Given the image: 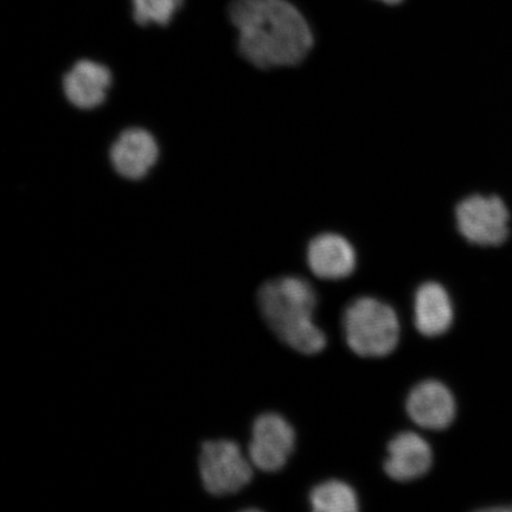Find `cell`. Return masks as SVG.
Wrapping results in <instances>:
<instances>
[{"instance_id": "obj_1", "label": "cell", "mask_w": 512, "mask_h": 512, "mask_svg": "<svg viewBox=\"0 0 512 512\" xmlns=\"http://www.w3.org/2000/svg\"><path fill=\"white\" fill-rule=\"evenodd\" d=\"M229 17L241 55L255 67L296 66L310 53L309 24L287 0H233Z\"/></svg>"}, {"instance_id": "obj_2", "label": "cell", "mask_w": 512, "mask_h": 512, "mask_svg": "<svg viewBox=\"0 0 512 512\" xmlns=\"http://www.w3.org/2000/svg\"><path fill=\"white\" fill-rule=\"evenodd\" d=\"M258 304L262 317L281 342L304 355L322 352L328 339L313 319L317 293L300 277H280L259 288Z\"/></svg>"}, {"instance_id": "obj_3", "label": "cell", "mask_w": 512, "mask_h": 512, "mask_svg": "<svg viewBox=\"0 0 512 512\" xmlns=\"http://www.w3.org/2000/svg\"><path fill=\"white\" fill-rule=\"evenodd\" d=\"M345 341L361 357H386L398 347L400 320L392 306L373 297L351 302L343 315Z\"/></svg>"}, {"instance_id": "obj_4", "label": "cell", "mask_w": 512, "mask_h": 512, "mask_svg": "<svg viewBox=\"0 0 512 512\" xmlns=\"http://www.w3.org/2000/svg\"><path fill=\"white\" fill-rule=\"evenodd\" d=\"M253 464L232 440L207 441L202 445L200 471L204 488L221 497L236 494L252 482Z\"/></svg>"}, {"instance_id": "obj_5", "label": "cell", "mask_w": 512, "mask_h": 512, "mask_svg": "<svg viewBox=\"0 0 512 512\" xmlns=\"http://www.w3.org/2000/svg\"><path fill=\"white\" fill-rule=\"evenodd\" d=\"M456 215L460 234L473 245L494 247L508 239L509 210L497 196L467 197L458 204Z\"/></svg>"}, {"instance_id": "obj_6", "label": "cell", "mask_w": 512, "mask_h": 512, "mask_svg": "<svg viewBox=\"0 0 512 512\" xmlns=\"http://www.w3.org/2000/svg\"><path fill=\"white\" fill-rule=\"evenodd\" d=\"M296 446V432L284 416L265 413L255 419L248 458L256 469L268 473L283 470Z\"/></svg>"}, {"instance_id": "obj_7", "label": "cell", "mask_w": 512, "mask_h": 512, "mask_svg": "<svg viewBox=\"0 0 512 512\" xmlns=\"http://www.w3.org/2000/svg\"><path fill=\"white\" fill-rule=\"evenodd\" d=\"M406 409L415 425L430 431L446 430L457 415L456 399L446 384L438 380L416 384L408 394Z\"/></svg>"}, {"instance_id": "obj_8", "label": "cell", "mask_w": 512, "mask_h": 512, "mask_svg": "<svg viewBox=\"0 0 512 512\" xmlns=\"http://www.w3.org/2000/svg\"><path fill=\"white\" fill-rule=\"evenodd\" d=\"M432 464L433 451L428 441L418 433L407 431L390 441L384 471L396 482H412L427 475Z\"/></svg>"}, {"instance_id": "obj_9", "label": "cell", "mask_w": 512, "mask_h": 512, "mask_svg": "<svg viewBox=\"0 0 512 512\" xmlns=\"http://www.w3.org/2000/svg\"><path fill=\"white\" fill-rule=\"evenodd\" d=\"M307 264L319 279L348 278L356 267L355 249L341 235L322 234L310 242L307 248Z\"/></svg>"}, {"instance_id": "obj_10", "label": "cell", "mask_w": 512, "mask_h": 512, "mask_svg": "<svg viewBox=\"0 0 512 512\" xmlns=\"http://www.w3.org/2000/svg\"><path fill=\"white\" fill-rule=\"evenodd\" d=\"M155 138L142 128H130L120 134L112 146L111 160L115 171L128 179L147 175L158 159Z\"/></svg>"}, {"instance_id": "obj_11", "label": "cell", "mask_w": 512, "mask_h": 512, "mask_svg": "<svg viewBox=\"0 0 512 512\" xmlns=\"http://www.w3.org/2000/svg\"><path fill=\"white\" fill-rule=\"evenodd\" d=\"M454 309L446 288L435 281L422 284L414 296V324L425 337H439L450 330Z\"/></svg>"}, {"instance_id": "obj_12", "label": "cell", "mask_w": 512, "mask_h": 512, "mask_svg": "<svg viewBox=\"0 0 512 512\" xmlns=\"http://www.w3.org/2000/svg\"><path fill=\"white\" fill-rule=\"evenodd\" d=\"M112 74L104 64L82 60L64 76L63 89L67 99L81 110H92L106 99Z\"/></svg>"}, {"instance_id": "obj_13", "label": "cell", "mask_w": 512, "mask_h": 512, "mask_svg": "<svg viewBox=\"0 0 512 512\" xmlns=\"http://www.w3.org/2000/svg\"><path fill=\"white\" fill-rule=\"evenodd\" d=\"M310 505L316 512H355L360 509L356 491L337 479L315 486L310 494Z\"/></svg>"}, {"instance_id": "obj_14", "label": "cell", "mask_w": 512, "mask_h": 512, "mask_svg": "<svg viewBox=\"0 0 512 512\" xmlns=\"http://www.w3.org/2000/svg\"><path fill=\"white\" fill-rule=\"evenodd\" d=\"M133 18L139 25H168L183 0H132Z\"/></svg>"}, {"instance_id": "obj_15", "label": "cell", "mask_w": 512, "mask_h": 512, "mask_svg": "<svg viewBox=\"0 0 512 512\" xmlns=\"http://www.w3.org/2000/svg\"><path fill=\"white\" fill-rule=\"evenodd\" d=\"M382 2L387 4H398L401 2V0H382Z\"/></svg>"}]
</instances>
